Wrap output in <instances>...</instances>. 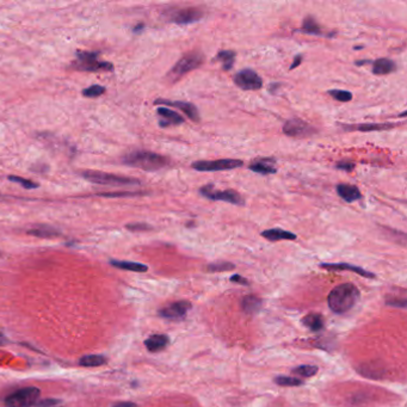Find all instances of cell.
<instances>
[{
	"label": "cell",
	"mask_w": 407,
	"mask_h": 407,
	"mask_svg": "<svg viewBox=\"0 0 407 407\" xmlns=\"http://www.w3.org/2000/svg\"><path fill=\"white\" fill-rule=\"evenodd\" d=\"M155 104H161V105L165 104L179 109L184 115H186V117L191 119L192 122H199V119H201V117H199L198 109L196 108L192 103L183 101H165V99H158V101H155Z\"/></svg>",
	"instance_id": "obj_13"
},
{
	"label": "cell",
	"mask_w": 407,
	"mask_h": 407,
	"mask_svg": "<svg viewBox=\"0 0 407 407\" xmlns=\"http://www.w3.org/2000/svg\"><path fill=\"white\" fill-rule=\"evenodd\" d=\"M249 169L252 172L258 173V175H273L277 171V168L275 165V160L273 159H259L253 160L251 164L249 165Z\"/></svg>",
	"instance_id": "obj_18"
},
{
	"label": "cell",
	"mask_w": 407,
	"mask_h": 407,
	"mask_svg": "<svg viewBox=\"0 0 407 407\" xmlns=\"http://www.w3.org/2000/svg\"><path fill=\"white\" fill-rule=\"evenodd\" d=\"M9 181H11L13 183H17V184H21L23 188H25V189L38 188L37 183H34L32 181H29V179L22 178V177H18V176H9Z\"/></svg>",
	"instance_id": "obj_34"
},
{
	"label": "cell",
	"mask_w": 407,
	"mask_h": 407,
	"mask_svg": "<svg viewBox=\"0 0 407 407\" xmlns=\"http://www.w3.org/2000/svg\"><path fill=\"white\" fill-rule=\"evenodd\" d=\"M243 166V161L239 159H218V160H199L193 161L191 168L199 172H219L227 170L239 169Z\"/></svg>",
	"instance_id": "obj_7"
},
{
	"label": "cell",
	"mask_w": 407,
	"mask_h": 407,
	"mask_svg": "<svg viewBox=\"0 0 407 407\" xmlns=\"http://www.w3.org/2000/svg\"><path fill=\"white\" fill-rule=\"evenodd\" d=\"M328 93L332 97L333 99H336V101L342 102V103L350 102L352 99V93L349 91H345V90H330Z\"/></svg>",
	"instance_id": "obj_32"
},
{
	"label": "cell",
	"mask_w": 407,
	"mask_h": 407,
	"mask_svg": "<svg viewBox=\"0 0 407 407\" xmlns=\"http://www.w3.org/2000/svg\"><path fill=\"white\" fill-rule=\"evenodd\" d=\"M205 16V13L201 9L197 8H184V9H178L175 10V11L170 12V15L168 16L169 21L175 23V24L178 25H189L192 24V23H196L198 21H201Z\"/></svg>",
	"instance_id": "obj_11"
},
{
	"label": "cell",
	"mask_w": 407,
	"mask_h": 407,
	"mask_svg": "<svg viewBox=\"0 0 407 407\" xmlns=\"http://www.w3.org/2000/svg\"><path fill=\"white\" fill-rule=\"evenodd\" d=\"M82 176L91 183L103 185H139V179L130 178V177H123L112 175V173H105L101 171H84Z\"/></svg>",
	"instance_id": "obj_4"
},
{
	"label": "cell",
	"mask_w": 407,
	"mask_h": 407,
	"mask_svg": "<svg viewBox=\"0 0 407 407\" xmlns=\"http://www.w3.org/2000/svg\"><path fill=\"white\" fill-rule=\"evenodd\" d=\"M113 407H138V405L134 402H130V401H122V402L115 403Z\"/></svg>",
	"instance_id": "obj_39"
},
{
	"label": "cell",
	"mask_w": 407,
	"mask_h": 407,
	"mask_svg": "<svg viewBox=\"0 0 407 407\" xmlns=\"http://www.w3.org/2000/svg\"><path fill=\"white\" fill-rule=\"evenodd\" d=\"M203 63V54L198 51L190 52L185 54L178 62L173 66L171 71L168 73V78L171 83H176L177 80L183 78L193 69L198 68Z\"/></svg>",
	"instance_id": "obj_3"
},
{
	"label": "cell",
	"mask_w": 407,
	"mask_h": 407,
	"mask_svg": "<svg viewBox=\"0 0 407 407\" xmlns=\"http://www.w3.org/2000/svg\"><path fill=\"white\" fill-rule=\"evenodd\" d=\"M41 390L36 387H25L16 390L5 399L6 407H31L38 401Z\"/></svg>",
	"instance_id": "obj_5"
},
{
	"label": "cell",
	"mask_w": 407,
	"mask_h": 407,
	"mask_svg": "<svg viewBox=\"0 0 407 407\" xmlns=\"http://www.w3.org/2000/svg\"><path fill=\"white\" fill-rule=\"evenodd\" d=\"M53 407H60V406H53Z\"/></svg>",
	"instance_id": "obj_43"
},
{
	"label": "cell",
	"mask_w": 407,
	"mask_h": 407,
	"mask_svg": "<svg viewBox=\"0 0 407 407\" xmlns=\"http://www.w3.org/2000/svg\"><path fill=\"white\" fill-rule=\"evenodd\" d=\"M199 193L203 196V197L212 199V201H221V202H227L231 203V205L234 206H243L245 205V201L241 197V195L235 190H218L214 188V185L208 184L202 186L199 189Z\"/></svg>",
	"instance_id": "obj_6"
},
{
	"label": "cell",
	"mask_w": 407,
	"mask_h": 407,
	"mask_svg": "<svg viewBox=\"0 0 407 407\" xmlns=\"http://www.w3.org/2000/svg\"><path fill=\"white\" fill-rule=\"evenodd\" d=\"M396 71V63L388 58H380L373 61V73L375 75H387Z\"/></svg>",
	"instance_id": "obj_19"
},
{
	"label": "cell",
	"mask_w": 407,
	"mask_h": 407,
	"mask_svg": "<svg viewBox=\"0 0 407 407\" xmlns=\"http://www.w3.org/2000/svg\"><path fill=\"white\" fill-rule=\"evenodd\" d=\"M396 126H399V123H356V125H345V123H342L343 129L345 132H375V130H379V132H382V130H389L395 128Z\"/></svg>",
	"instance_id": "obj_14"
},
{
	"label": "cell",
	"mask_w": 407,
	"mask_h": 407,
	"mask_svg": "<svg viewBox=\"0 0 407 407\" xmlns=\"http://www.w3.org/2000/svg\"><path fill=\"white\" fill-rule=\"evenodd\" d=\"M283 133L289 138L306 139L316 134V129L300 118H290L283 125Z\"/></svg>",
	"instance_id": "obj_9"
},
{
	"label": "cell",
	"mask_w": 407,
	"mask_h": 407,
	"mask_svg": "<svg viewBox=\"0 0 407 407\" xmlns=\"http://www.w3.org/2000/svg\"><path fill=\"white\" fill-rule=\"evenodd\" d=\"M234 84L243 91H256L263 88V79L256 71L251 68H245L239 71L234 75Z\"/></svg>",
	"instance_id": "obj_10"
},
{
	"label": "cell",
	"mask_w": 407,
	"mask_h": 407,
	"mask_svg": "<svg viewBox=\"0 0 407 407\" xmlns=\"http://www.w3.org/2000/svg\"><path fill=\"white\" fill-rule=\"evenodd\" d=\"M365 63H373L372 60H359V61H356V65L358 66H363L365 65Z\"/></svg>",
	"instance_id": "obj_42"
},
{
	"label": "cell",
	"mask_w": 407,
	"mask_h": 407,
	"mask_svg": "<svg viewBox=\"0 0 407 407\" xmlns=\"http://www.w3.org/2000/svg\"><path fill=\"white\" fill-rule=\"evenodd\" d=\"M123 164L145 171H158L169 165V159L158 153L149 151H134L122 158Z\"/></svg>",
	"instance_id": "obj_2"
},
{
	"label": "cell",
	"mask_w": 407,
	"mask_h": 407,
	"mask_svg": "<svg viewBox=\"0 0 407 407\" xmlns=\"http://www.w3.org/2000/svg\"><path fill=\"white\" fill-rule=\"evenodd\" d=\"M110 264L117 269L133 272H146L148 270L147 265L136 262H128V260H110Z\"/></svg>",
	"instance_id": "obj_23"
},
{
	"label": "cell",
	"mask_w": 407,
	"mask_h": 407,
	"mask_svg": "<svg viewBox=\"0 0 407 407\" xmlns=\"http://www.w3.org/2000/svg\"><path fill=\"white\" fill-rule=\"evenodd\" d=\"M231 281L234 282V283H238V284H242V286H249L250 283L248 279L245 277H242V276L240 275H233L231 277Z\"/></svg>",
	"instance_id": "obj_38"
},
{
	"label": "cell",
	"mask_w": 407,
	"mask_h": 407,
	"mask_svg": "<svg viewBox=\"0 0 407 407\" xmlns=\"http://www.w3.org/2000/svg\"><path fill=\"white\" fill-rule=\"evenodd\" d=\"M359 299V290L352 283H343L330 292L328 303L336 314H344L352 309Z\"/></svg>",
	"instance_id": "obj_1"
},
{
	"label": "cell",
	"mask_w": 407,
	"mask_h": 407,
	"mask_svg": "<svg viewBox=\"0 0 407 407\" xmlns=\"http://www.w3.org/2000/svg\"><path fill=\"white\" fill-rule=\"evenodd\" d=\"M241 306L242 309L246 313H249V314H255V313L259 311L260 307H262V300L253 295L245 296V298L242 299Z\"/></svg>",
	"instance_id": "obj_25"
},
{
	"label": "cell",
	"mask_w": 407,
	"mask_h": 407,
	"mask_svg": "<svg viewBox=\"0 0 407 407\" xmlns=\"http://www.w3.org/2000/svg\"><path fill=\"white\" fill-rule=\"evenodd\" d=\"M302 323L312 331H320L323 328V319L318 313H311L302 319Z\"/></svg>",
	"instance_id": "obj_26"
},
{
	"label": "cell",
	"mask_w": 407,
	"mask_h": 407,
	"mask_svg": "<svg viewBox=\"0 0 407 407\" xmlns=\"http://www.w3.org/2000/svg\"><path fill=\"white\" fill-rule=\"evenodd\" d=\"M300 31L302 34L307 35H315V36H321L322 35V30L320 28V25L316 23V21L311 16L306 17L303 19L302 23V28L300 29Z\"/></svg>",
	"instance_id": "obj_24"
},
{
	"label": "cell",
	"mask_w": 407,
	"mask_h": 407,
	"mask_svg": "<svg viewBox=\"0 0 407 407\" xmlns=\"http://www.w3.org/2000/svg\"><path fill=\"white\" fill-rule=\"evenodd\" d=\"M337 193H338L340 198L344 199L348 203L356 202L362 198V193L356 185L345 184V183H340V184L337 185Z\"/></svg>",
	"instance_id": "obj_17"
},
{
	"label": "cell",
	"mask_w": 407,
	"mask_h": 407,
	"mask_svg": "<svg viewBox=\"0 0 407 407\" xmlns=\"http://www.w3.org/2000/svg\"><path fill=\"white\" fill-rule=\"evenodd\" d=\"M190 309H191V303L189 301H176L168 305L164 308L159 311V315L161 318L169 319V320H178L183 319L186 315Z\"/></svg>",
	"instance_id": "obj_12"
},
{
	"label": "cell",
	"mask_w": 407,
	"mask_h": 407,
	"mask_svg": "<svg viewBox=\"0 0 407 407\" xmlns=\"http://www.w3.org/2000/svg\"><path fill=\"white\" fill-rule=\"evenodd\" d=\"M156 113L160 117L159 125L160 127H170V126H179L184 123V117L179 115L178 112L173 111V110L165 108V106H159L156 109Z\"/></svg>",
	"instance_id": "obj_16"
},
{
	"label": "cell",
	"mask_w": 407,
	"mask_h": 407,
	"mask_svg": "<svg viewBox=\"0 0 407 407\" xmlns=\"http://www.w3.org/2000/svg\"><path fill=\"white\" fill-rule=\"evenodd\" d=\"M0 255H2V252H0Z\"/></svg>",
	"instance_id": "obj_44"
},
{
	"label": "cell",
	"mask_w": 407,
	"mask_h": 407,
	"mask_svg": "<svg viewBox=\"0 0 407 407\" xmlns=\"http://www.w3.org/2000/svg\"><path fill=\"white\" fill-rule=\"evenodd\" d=\"M215 60L222 63L225 71H231L235 61V53L233 51H221L215 56Z\"/></svg>",
	"instance_id": "obj_28"
},
{
	"label": "cell",
	"mask_w": 407,
	"mask_h": 407,
	"mask_svg": "<svg viewBox=\"0 0 407 407\" xmlns=\"http://www.w3.org/2000/svg\"><path fill=\"white\" fill-rule=\"evenodd\" d=\"M8 343H9V339L6 338V337H5L4 335H3L2 332H0V346L8 344Z\"/></svg>",
	"instance_id": "obj_41"
},
{
	"label": "cell",
	"mask_w": 407,
	"mask_h": 407,
	"mask_svg": "<svg viewBox=\"0 0 407 407\" xmlns=\"http://www.w3.org/2000/svg\"><path fill=\"white\" fill-rule=\"evenodd\" d=\"M106 362H108V359L103 355H88L80 358L79 364L86 367V368H93V367L104 365Z\"/></svg>",
	"instance_id": "obj_27"
},
{
	"label": "cell",
	"mask_w": 407,
	"mask_h": 407,
	"mask_svg": "<svg viewBox=\"0 0 407 407\" xmlns=\"http://www.w3.org/2000/svg\"><path fill=\"white\" fill-rule=\"evenodd\" d=\"M126 228L133 232H145V231H151L152 227L147 225V223L135 222V223H128V225L126 226Z\"/></svg>",
	"instance_id": "obj_35"
},
{
	"label": "cell",
	"mask_w": 407,
	"mask_h": 407,
	"mask_svg": "<svg viewBox=\"0 0 407 407\" xmlns=\"http://www.w3.org/2000/svg\"><path fill=\"white\" fill-rule=\"evenodd\" d=\"M28 234L37 236V238H55V236H59L61 234V232L59 231L58 228L55 227L48 226V225H36L28 231Z\"/></svg>",
	"instance_id": "obj_22"
},
{
	"label": "cell",
	"mask_w": 407,
	"mask_h": 407,
	"mask_svg": "<svg viewBox=\"0 0 407 407\" xmlns=\"http://www.w3.org/2000/svg\"><path fill=\"white\" fill-rule=\"evenodd\" d=\"M170 339L166 335H153L145 340V345L148 351L159 352L162 351L169 345Z\"/></svg>",
	"instance_id": "obj_21"
},
{
	"label": "cell",
	"mask_w": 407,
	"mask_h": 407,
	"mask_svg": "<svg viewBox=\"0 0 407 407\" xmlns=\"http://www.w3.org/2000/svg\"><path fill=\"white\" fill-rule=\"evenodd\" d=\"M356 164L353 161H338L336 164V168L339 170H343V171L346 172H351L353 169H355Z\"/></svg>",
	"instance_id": "obj_36"
},
{
	"label": "cell",
	"mask_w": 407,
	"mask_h": 407,
	"mask_svg": "<svg viewBox=\"0 0 407 407\" xmlns=\"http://www.w3.org/2000/svg\"><path fill=\"white\" fill-rule=\"evenodd\" d=\"M61 402L60 400L56 399H46L42 400V401L36 402V406L37 407H53V406H59V403Z\"/></svg>",
	"instance_id": "obj_37"
},
{
	"label": "cell",
	"mask_w": 407,
	"mask_h": 407,
	"mask_svg": "<svg viewBox=\"0 0 407 407\" xmlns=\"http://www.w3.org/2000/svg\"><path fill=\"white\" fill-rule=\"evenodd\" d=\"M260 235L263 236V238H265L266 240H269V241H282V240H295L296 239V234L292 232H288L286 231V229H282V228H270V229H266V231H263L260 233Z\"/></svg>",
	"instance_id": "obj_20"
},
{
	"label": "cell",
	"mask_w": 407,
	"mask_h": 407,
	"mask_svg": "<svg viewBox=\"0 0 407 407\" xmlns=\"http://www.w3.org/2000/svg\"><path fill=\"white\" fill-rule=\"evenodd\" d=\"M105 92V88L102 85H92L90 88L85 89L83 91V96L88 97V98H96V97L102 96Z\"/></svg>",
	"instance_id": "obj_33"
},
{
	"label": "cell",
	"mask_w": 407,
	"mask_h": 407,
	"mask_svg": "<svg viewBox=\"0 0 407 407\" xmlns=\"http://www.w3.org/2000/svg\"><path fill=\"white\" fill-rule=\"evenodd\" d=\"M275 382L278 386L284 387H299L303 385V381L299 378H292V376H277L275 379Z\"/></svg>",
	"instance_id": "obj_30"
},
{
	"label": "cell",
	"mask_w": 407,
	"mask_h": 407,
	"mask_svg": "<svg viewBox=\"0 0 407 407\" xmlns=\"http://www.w3.org/2000/svg\"><path fill=\"white\" fill-rule=\"evenodd\" d=\"M320 268L322 269H326V270H332V271H351V272H355L357 275L362 276V277H367V278H374L375 277V275H374L373 272L370 271H367L361 266H356V265H351L349 264V263H322V264H320Z\"/></svg>",
	"instance_id": "obj_15"
},
{
	"label": "cell",
	"mask_w": 407,
	"mask_h": 407,
	"mask_svg": "<svg viewBox=\"0 0 407 407\" xmlns=\"http://www.w3.org/2000/svg\"><path fill=\"white\" fill-rule=\"evenodd\" d=\"M301 62H302V56H301V55H298V56H296V58H295L294 62H293L292 65H290V69H295Z\"/></svg>",
	"instance_id": "obj_40"
},
{
	"label": "cell",
	"mask_w": 407,
	"mask_h": 407,
	"mask_svg": "<svg viewBox=\"0 0 407 407\" xmlns=\"http://www.w3.org/2000/svg\"><path fill=\"white\" fill-rule=\"evenodd\" d=\"M235 268L234 264L229 262H218L212 263V264L207 265L206 270L209 272H221V271H228V270H233Z\"/></svg>",
	"instance_id": "obj_31"
},
{
	"label": "cell",
	"mask_w": 407,
	"mask_h": 407,
	"mask_svg": "<svg viewBox=\"0 0 407 407\" xmlns=\"http://www.w3.org/2000/svg\"><path fill=\"white\" fill-rule=\"evenodd\" d=\"M318 370V367L315 365H299L293 369V374L302 376V378H312V376L316 375Z\"/></svg>",
	"instance_id": "obj_29"
},
{
	"label": "cell",
	"mask_w": 407,
	"mask_h": 407,
	"mask_svg": "<svg viewBox=\"0 0 407 407\" xmlns=\"http://www.w3.org/2000/svg\"><path fill=\"white\" fill-rule=\"evenodd\" d=\"M97 56H98L97 53L84 52V51L76 52V59H78V62L75 63V68L80 69V71H89V72L113 71V65L111 62L99 61Z\"/></svg>",
	"instance_id": "obj_8"
}]
</instances>
